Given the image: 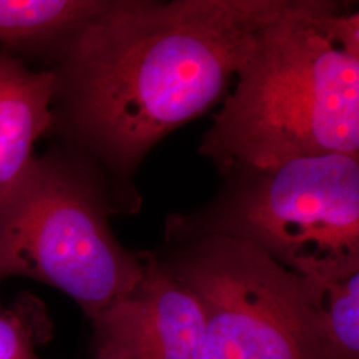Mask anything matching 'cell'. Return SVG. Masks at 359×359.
Listing matches in <instances>:
<instances>
[{
  "label": "cell",
  "mask_w": 359,
  "mask_h": 359,
  "mask_svg": "<svg viewBox=\"0 0 359 359\" xmlns=\"http://www.w3.org/2000/svg\"><path fill=\"white\" fill-rule=\"evenodd\" d=\"M167 244L154 255L196 295L216 359H316L298 274L226 236Z\"/></svg>",
  "instance_id": "5"
},
{
  "label": "cell",
  "mask_w": 359,
  "mask_h": 359,
  "mask_svg": "<svg viewBox=\"0 0 359 359\" xmlns=\"http://www.w3.org/2000/svg\"><path fill=\"white\" fill-rule=\"evenodd\" d=\"M299 292L316 359H359V265L299 276Z\"/></svg>",
  "instance_id": "9"
},
{
  "label": "cell",
  "mask_w": 359,
  "mask_h": 359,
  "mask_svg": "<svg viewBox=\"0 0 359 359\" xmlns=\"http://www.w3.org/2000/svg\"><path fill=\"white\" fill-rule=\"evenodd\" d=\"M104 0H0V50L48 68Z\"/></svg>",
  "instance_id": "8"
},
{
  "label": "cell",
  "mask_w": 359,
  "mask_h": 359,
  "mask_svg": "<svg viewBox=\"0 0 359 359\" xmlns=\"http://www.w3.org/2000/svg\"><path fill=\"white\" fill-rule=\"evenodd\" d=\"M341 11L337 1L293 0L264 31L200 144L221 175L358 156L359 57L338 35Z\"/></svg>",
  "instance_id": "2"
},
{
  "label": "cell",
  "mask_w": 359,
  "mask_h": 359,
  "mask_svg": "<svg viewBox=\"0 0 359 359\" xmlns=\"http://www.w3.org/2000/svg\"><path fill=\"white\" fill-rule=\"evenodd\" d=\"M90 322L93 359H216L196 295L154 253H142L128 294Z\"/></svg>",
  "instance_id": "6"
},
{
  "label": "cell",
  "mask_w": 359,
  "mask_h": 359,
  "mask_svg": "<svg viewBox=\"0 0 359 359\" xmlns=\"http://www.w3.org/2000/svg\"><path fill=\"white\" fill-rule=\"evenodd\" d=\"M293 0H104L48 67L55 142L97 168L126 212L156 144L225 100Z\"/></svg>",
  "instance_id": "1"
},
{
  "label": "cell",
  "mask_w": 359,
  "mask_h": 359,
  "mask_svg": "<svg viewBox=\"0 0 359 359\" xmlns=\"http://www.w3.org/2000/svg\"><path fill=\"white\" fill-rule=\"evenodd\" d=\"M121 212L102 172L53 142L0 198V285L11 277L48 285L93 318L142 277V253L111 228Z\"/></svg>",
  "instance_id": "3"
},
{
  "label": "cell",
  "mask_w": 359,
  "mask_h": 359,
  "mask_svg": "<svg viewBox=\"0 0 359 359\" xmlns=\"http://www.w3.org/2000/svg\"><path fill=\"white\" fill-rule=\"evenodd\" d=\"M222 177L205 206L168 218L167 241L226 236L302 277L359 265V156L295 157Z\"/></svg>",
  "instance_id": "4"
},
{
  "label": "cell",
  "mask_w": 359,
  "mask_h": 359,
  "mask_svg": "<svg viewBox=\"0 0 359 359\" xmlns=\"http://www.w3.org/2000/svg\"><path fill=\"white\" fill-rule=\"evenodd\" d=\"M51 337L43 304L19 295L11 306H0V359H40L36 346Z\"/></svg>",
  "instance_id": "10"
},
{
  "label": "cell",
  "mask_w": 359,
  "mask_h": 359,
  "mask_svg": "<svg viewBox=\"0 0 359 359\" xmlns=\"http://www.w3.org/2000/svg\"><path fill=\"white\" fill-rule=\"evenodd\" d=\"M53 75L0 50V198L35 158L52 127Z\"/></svg>",
  "instance_id": "7"
}]
</instances>
